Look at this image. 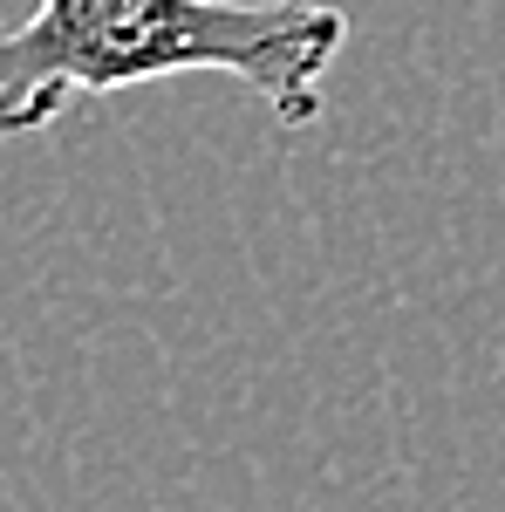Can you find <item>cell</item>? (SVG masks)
<instances>
[{
	"mask_svg": "<svg viewBox=\"0 0 505 512\" xmlns=\"http://www.w3.org/2000/svg\"><path fill=\"white\" fill-rule=\"evenodd\" d=\"M342 48L349 14L321 0H41L0 35V137H41L82 96L164 76H233L308 130Z\"/></svg>",
	"mask_w": 505,
	"mask_h": 512,
	"instance_id": "1",
	"label": "cell"
}]
</instances>
